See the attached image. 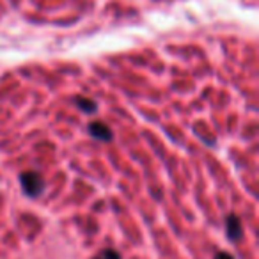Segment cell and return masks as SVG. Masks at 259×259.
I'll return each instance as SVG.
<instances>
[{"label": "cell", "mask_w": 259, "mask_h": 259, "mask_svg": "<svg viewBox=\"0 0 259 259\" xmlns=\"http://www.w3.org/2000/svg\"><path fill=\"white\" fill-rule=\"evenodd\" d=\"M75 105L76 108L83 112V114H96L98 112V103L91 98H83V96H75Z\"/></svg>", "instance_id": "277c9868"}, {"label": "cell", "mask_w": 259, "mask_h": 259, "mask_svg": "<svg viewBox=\"0 0 259 259\" xmlns=\"http://www.w3.org/2000/svg\"><path fill=\"white\" fill-rule=\"evenodd\" d=\"M20 183H22V190L29 197L36 199L45 192V180L36 170H27V172L20 174Z\"/></svg>", "instance_id": "6da1fadb"}, {"label": "cell", "mask_w": 259, "mask_h": 259, "mask_svg": "<svg viewBox=\"0 0 259 259\" xmlns=\"http://www.w3.org/2000/svg\"><path fill=\"white\" fill-rule=\"evenodd\" d=\"M87 134L100 142H110L114 139V132L101 121H91L87 124Z\"/></svg>", "instance_id": "7a4b0ae2"}, {"label": "cell", "mask_w": 259, "mask_h": 259, "mask_svg": "<svg viewBox=\"0 0 259 259\" xmlns=\"http://www.w3.org/2000/svg\"><path fill=\"white\" fill-rule=\"evenodd\" d=\"M94 259H121V254L115 252V250H112V248H107V250L100 252Z\"/></svg>", "instance_id": "5b68a950"}, {"label": "cell", "mask_w": 259, "mask_h": 259, "mask_svg": "<svg viewBox=\"0 0 259 259\" xmlns=\"http://www.w3.org/2000/svg\"><path fill=\"white\" fill-rule=\"evenodd\" d=\"M226 234L231 241H240L241 236H243L241 222L236 215H227L226 217Z\"/></svg>", "instance_id": "3957f363"}, {"label": "cell", "mask_w": 259, "mask_h": 259, "mask_svg": "<svg viewBox=\"0 0 259 259\" xmlns=\"http://www.w3.org/2000/svg\"><path fill=\"white\" fill-rule=\"evenodd\" d=\"M215 259H234V255L229 254V252H219V254L215 255Z\"/></svg>", "instance_id": "8992f818"}]
</instances>
